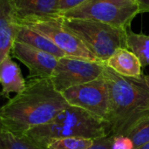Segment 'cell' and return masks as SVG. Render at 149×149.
<instances>
[{"label":"cell","mask_w":149,"mask_h":149,"mask_svg":"<svg viewBox=\"0 0 149 149\" xmlns=\"http://www.w3.org/2000/svg\"><path fill=\"white\" fill-rule=\"evenodd\" d=\"M68 106L51 78L30 79L25 89L1 107L0 128L24 135L51 122Z\"/></svg>","instance_id":"obj_1"},{"label":"cell","mask_w":149,"mask_h":149,"mask_svg":"<svg viewBox=\"0 0 149 149\" xmlns=\"http://www.w3.org/2000/svg\"><path fill=\"white\" fill-rule=\"evenodd\" d=\"M109 91L107 121L111 135H127L132 127L149 114V87L145 75L125 77L106 64L103 70Z\"/></svg>","instance_id":"obj_2"},{"label":"cell","mask_w":149,"mask_h":149,"mask_svg":"<svg viewBox=\"0 0 149 149\" xmlns=\"http://www.w3.org/2000/svg\"><path fill=\"white\" fill-rule=\"evenodd\" d=\"M45 149L53 140L81 137L96 140L111 135L108 121L74 106H68L51 122L38 126L26 134Z\"/></svg>","instance_id":"obj_3"},{"label":"cell","mask_w":149,"mask_h":149,"mask_svg":"<svg viewBox=\"0 0 149 149\" xmlns=\"http://www.w3.org/2000/svg\"><path fill=\"white\" fill-rule=\"evenodd\" d=\"M65 25L72 31L102 63L119 49L127 48V30L86 19L64 17Z\"/></svg>","instance_id":"obj_4"},{"label":"cell","mask_w":149,"mask_h":149,"mask_svg":"<svg viewBox=\"0 0 149 149\" xmlns=\"http://www.w3.org/2000/svg\"><path fill=\"white\" fill-rule=\"evenodd\" d=\"M138 14H140L138 0H87L61 16L66 18L101 22L127 30Z\"/></svg>","instance_id":"obj_5"},{"label":"cell","mask_w":149,"mask_h":149,"mask_svg":"<svg viewBox=\"0 0 149 149\" xmlns=\"http://www.w3.org/2000/svg\"><path fill=\"white\" fill-rule=\"evenodd\" d=\"M23 25L31 28L49 38L66 56L93 61H100L86 46V45L64 24L61 15L28 17L18 19Z\"/></svg>","instance_id":"obj_6"},{"label":"cell","mask_w":149,"mask_h":149,"mask_svg":"<svg viewBox=\"0 0 149 149\" xmlns=\"http://www.w3.org/2000/svg\"><path fill=\"white\" fill-rule=\"evenodd\" d=\"M104 65L100 61L65 56L58 59L51 79L55 89L62 93L68 88L101 77Z\"/></svg>","instance_id":"obj_7"},{"label":"cell","mask_w":149,"mask_h":149,"mask_svg":"<svg viewBox=\"0 0 149 149\" xmlns=\"http://www.w3.org/2000/svg\"><path fill=\"white\" fill-rule=\"evenodd\" d=\"M62 94L70 106L85 109L107 121L109 91L103 75L93 81L68 88Z\"/></svg>","instance_id":"obj_8"},{"label":"cell","mask_w":149,"mask_h":149,"mask_svg":"<svg viewBox=\"0 0 149 149\" xmlns=\"http://www.w3.org/2000/svg\"><path fill=\"white\" fill-rule=\"evenodd\" d=\"M11 54L29 69V79L51 78L59 59L17 40L13 44Z\"/></svg>","instance_id":"obj_9"},{"label":"cell","mask_w":149,"mask_h":149,"mask_svg":"<svg viewBox=\"0 0 149 149\" xmlns=\"http://www.w3.org/2000/svg\"><path fill=\"white\" fill-rule=\"evenodd\" d=\"M21 26L11 0H0V62L10 55Z\"/></svg>","instance_id":"obj_10"},{"label":"cell","mask_w":149,"mask_h":149,"mask_svg":"<svg viewBox=\"0 0 149 149\" xmlns=\"http://www.w3.org/2000/svg\"><path fill=\"white\" fill-rule=\"evenodd\" d=\"M0 82L2 85L1 95L4 98H9L10 93L18 94L26 87L21 70L12 60L10 55L0 62Z\"/></svg>","instance_id":"obj_11"},{"label":"cell","mask_w":149,"mask_h":149,"mask_svg":"<svg viewBox=\"0 0 149 149\" xmlns=\"http://www.w3.org/2000/svg\"><path fill=\"white\" fill-rule=\"evenodd\" d=\"M105 64L125 77L137 78L143 75V67L139 58L130 50L125 47L117 49Z\"/></svg>","instance_id":"obj_12"},{"label":"cell","mask_w":149,"mask_h":149,"mask_svg":"<svg viewBox=\"0 0 149 149\" xmlns=\"http://www.w3.org/2000/svg\"><path fill=\"white\" fill-rule=\"evenodd\" d=\"M18 19L58 16V0H11Z\"/></svg>","instance_id":"obj_13"},{"label":"cell","mask_w":149,"mask_h":149,"mask_svg":"<svg viewBox=\"0 0 149 149\" xmlns=\"http://www.w3.org/2000/svg\"><path fill=\"white\" fill-rule=\"evenodd\" d=\"M21 25L22 26L16 39L17 41L24 43L40 51L45 52L58 58H61L66 56V54L55 44H53L49 38H45V36L41 35L39 32L32 30L30 27H27L23 24Z\"/></svg>","instance_id":"obj_14"},{"label":"cell","mask_w":149,"mask_h":149,"mask_svg":"<svg viewBox=\"0 0 149 149\" xmlns=\"http://www.w3.org/2000/svg\"><path fill=\"white\" fill-rule=\"evenodd\" d=\"M127 48L139 58L142 67L149 65V36L135 33L130 29L127 31Z\"/></svg>","instance_id":"obj_15"},{"label":"cell","mask_w":149,"mask_h":149,"mask_svg":"<svg viewBox=\"0 0 149 149\" xmlns=\"http://www.w3.org/2000/svg\"><path fill=\"white\" fill-rule=\"evenodd\" d=\"M0 149H44L27 134L17 135L0 128Z\"/></svg>","instance_id":"obj_16"},{"label":"cell","mask_w":149,"mask_h":149,"mask_svg":"<svg viewBox=\"0 0 149 149\" xmlns=\"http://www.w3.org/2000/svg\"><path fill=\"white\" fill-rule=\"evenodd\" d=\"M127 136L133 142L134 149H138L149 142V114L139 120L129 130Z\"/></svg>","instance_id":"obj_17"},{"label":"cell","mask_w":149,"mask_h":149,"mask_svg":"<svg viewBox=\"0 0 149 149\" xmlns=\"http://www.w3.org/2000/svg\"><path fill=\"white\" fill-rule=\"evenodd\" d=\"M95 140L81 137H67L51 141L45 149H89Z\"/></svg>","instance_id":"obj_18"},{"label":"cell","mask_w":149,"mask_h":149,"mask_svg":"<svg viewBox=\"0 0 149 149\" xmlns=\"http://www.w3.org/2000/svg\"><path fill=\"white\" fill-rule=\"evenodd\" d=\"M87 0H58V12L60 15L81 5Z\"/></svg>","instance_id":"obj_19"},{"label":"cell","mask_w":149,"mask_h":149,"mask_svg":"<svg viewBox=\"0 0 149 149\" xmlns=\"http://www.w3.org/2000/svg\"><path fill=\"white\" fill-rule=\"evenodd\" d=\"M113 149H134V145L132 141L127 136H114Z\"/></svg>","instance_id":"obj_20"},{"label":"cell","mask_w":149,"mask_h":149,"mask_svg":"<svg viewBox=\"0 0 149 149\" xmlns=\"http://www.w3.org/2000/svg\"><path fill=\"white\" fill-rule=\"evenodd\" d=\"M114 136L109 135L100 139H96L93 145L89 149H113Z\"/></svg>","instance_id":"obj_21"},{"label":"cell","mask_w":149,"mask_h":149,"mask_svg":"<svg viewBox=\"0 0 149 149\" xmlns=\"http://www.w3.org/2000/svg\"><path fill=\"white\" fill-rule=\"evenodd\" d=\"M140 13L149 12V0H138Z\"/></svg>","instance_id":"obj_22"},{"label":"cell","mask_w":149,"mask_h":149,"mask_svg":"<svg viewBox=\"0 0 149 149\" xmlns=\"http://www.w3.org/2000/svg\"><path fill=\"white\" fill-rule=\"evenodd\" d=\"M138 149H149V142L148 144H146V145H144V146H142L141 148H140Z\"/></svg>","instance_id":"obj_23"},{"label":"cell","mask_w":149,"mask_h":149,"mask_svg":"<svg viewBox=\"0 0 149 149\" xmlns=\"http://www.w3.org/2000/svg\"><path fill=\"white\" fill-rule=\"evenodd\" d=\"M145 80H146V82H147V84H148L149 87V75H145Z\"/></svg>","instance_id":"obj_24"}]
</instances>
